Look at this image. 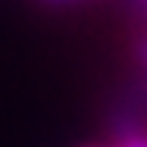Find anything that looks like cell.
<instances>
[{
    "label": "cell",
    "instance_id": "obj_2",
    "mask_svg": "<svg viewBox=\"0 0 147 147\" xmlns=\"http://www.w3.org/2000/svg\"><path fill=\"white\" fill-rule=\"evenodd\" d=\"M135 59H138L141 72L147 75V34H141V38L135 41Z\"/></svg>",
    "mask_w": 147,
    "mask_h": 147
},
{
    "label": "cell",
    "instance_id": "obj_3",
    "mask_svg": "<svg viewBox=\"0 0 147 147\" xmlns=\"http://www.w3.org/2000/svg\"><path fill=\"white\" fill-rule=\"evenodd\" d=\"M116 147H147V131H138V135H128V138H119Z\"/></svg>",
    "mask_w": 147,
    "mask_h": 147
},
{
    "label": "cell",
    "instance_id": "obj_1",
    "mask_svg": "<svg viewBox=\"0 0 147 147\" xmlns=\"http://www.w3.org/2000/svg\"><path fill=\"white\" fill-rule=\"evenodd\" d=\"M103 119H107V131L113 141L147 131V75L144 72H135L131 78H125L116 88L113 100L107 103Z\"/></svg>",
    "mask_w": 147,
    "mask_h": 147
}]
</instances>
